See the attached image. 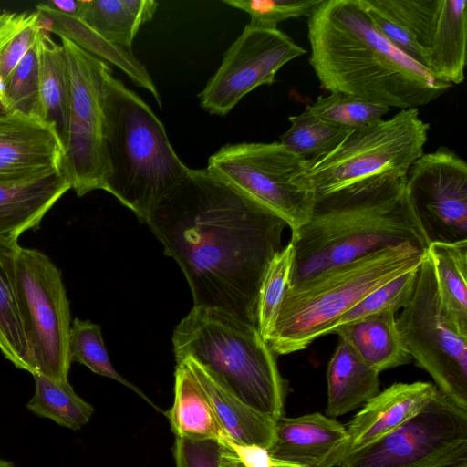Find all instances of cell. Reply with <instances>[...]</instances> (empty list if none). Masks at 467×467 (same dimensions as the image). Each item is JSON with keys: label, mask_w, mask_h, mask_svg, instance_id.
Here are the masks:
<instances>
[{"label": "cell", "mask_w": 467, "mask_h": 467, "mask_svg": "<svg viewBox=\"0 0 467 467\" xmlns=\"http://www.w3.org/2000/svg\"><path fill=\"white\" fill-rule=\"evenodd\" d=\"M71 186L64 171L19 183L0 184V241L16 244L37 229L47 212Z\"/></svg>", "instance_id": "obj_18"}, {"label": "cell", "mask_w": 467, "mask_h": 467, "mask_svg": "<svg viewBox=\"0 0 467 467\" xmlns=\"http://www.w3.org/2000/svg\"><path fill=\"white\" fill-rule=\"evenodd\" d=\"M37 40L5 79L3 87V106L5 111L41 119Z\"/></svg>", "instance_id": "obj_35"}, {"label": "cell", "mask_w": 467, "mask_h": 467, "mask_svg": "<svg viewBox=\"0 0 467 467\" xmlns=\"http://www.w3.org/2000/svg\"><path fill=\"white\" fill-rule=\"evenodd\" d=\"M467 1L441 0L434 33L427 49L428 69L451 85L464 79Z\"/></svg>", "instance_id": "obj_25"}, {"label": "cell", "mask_w": 467, "mask_h": 467, "mask_svg": "<svg viewBox=\"0 0 467 467\" xmlns=\"http://www.w3.org/2000/svg\"><path fill=\"white\" fill-rule=\"evenodd\" d=\"M306 52L278 28L247 24L198 95L202 108L225 116L249 92L273 84L282 67Z\"/></svg>", "instance_id": "obj_13"}, {"label": "cell", "mask_w": 467, "mask_h": 467, "mask_svg": "<svg viewBox=\"0 0 467 467\" xmlns=\"http://www.w3.org/2000/svg\"><path fill=\"white\" fill-rule=\"evenodd\" d=\"M18 244L0 241V350L19 369L36 373L16 287Z\"/></svg>", "instance_id": "obj_23"}, {"label": "cell", "mask_w": 467, "mask_h": 467, "mask_svg": "<svg viewBox=\"0 0 467 467\" xmlns=\"http://www.w3.org/2000/svg\"><path fill=\"white\" fill-rule=\"evenodd\" d=\"M406 186L430 244L467 240V163L455 151L441 146L423 153Z\"/></svg>", "instance_id": "obj_14"}, {"label": "cell", "mask_w": 467, "mask_h": 467, "mask_svg": "<svg viewBox=\"0 0 467 467\" xmlns=\"http://www.w3.org/2000/svg\"><path fill=\"white\" fill-rule=\"evenodd\" d=\"M227 441L244 467H273L290 463L272 458L264 447Z\"/></svg>", "instance_id": "obj_41"}, {"label": "cell", "mask_w": 467, "mask_h": 467, "mask_svg": "<svg viewBox=\"0 0 467 467\" xmlns=\"http://www.w3.org/2000/svg\"><path fill=\"white\" fill-rule=\"evenodd\" d=\"M224 4L243 10L250 23L266 28H277L279 23L309 16L322 0H223Z\"/></svg>", "instance_id": "obj_38"}, {"label": "cell", "mask_w": 467, "mask_h": 467, "mask_svg": "<svg viewBox=\"0 0 467 467\" xmlns=\"http://www.w3.org/2000/svg\"><path fill=\"white\" fill-rule=\"evenodd\" d=\"M309 64L320 87L389 109L425 106L451 84L392 46L363 0H322L308 16Z\"/></svg>", "instance_id": "obj_2"}, {"label": "cell", "mask_w": 467, "mask_h": 467, "mask_svg": "<svg viewBox=\"0 0 467 467\" xmlns=\"http://www.w3.org/2000/svg\"><path fill=\"white\" fill-rule=\"evenodd\" d=\"M437 391V387L431 382H399L368 399L346 427L348 456L378 441L415 417Z\"/></svg>", "instance_id": "obj_17"}, {"label": "cell", "mask_w": 467, "mask_h": 467, "mask_svg": "<svg viewBox=\"0 0 467 467\" xmlns=\"http://www.w3.org/2000/svg\"><path fill=\"white\" fill-rule=\"evenodd\" d=\"M16 278L36 374L67 382L72 320L61 271L46 254L19 246Z\"/></svg>", "instance_id": "obj_11"}, {"label": "cell", "mask_w": 467, "mask_h": 467, "mask_svg": "<svg viewBox=\"0 0 467 467\" xmlns=\"http://www.w3.org/2000/svg\"><path fill=\"white\" fill-rule=\"evenodd\" d=\"M295 252L292 243L281 248L269 261L258 287L255 321L265 338L269 336L292 278Z\"/></svg>", "instance_id": "obj_30"}, {"label": "cell", "mask_w": 467, "mask_h": 467, "mask_svg": "<svg viewBox=\"0 0 467 467\" xmlns=\"http://www.w3.org/2000/svg\"><path fill=\"white\" fill-rule=\"evenodd\" d=\"M363 3L377 30L397 49L428 69L426 51L414 36L402 26L373 6L368 0H363Z\"/></svg>", "instance_id": "obj_40"}, {"label": "cell", "mask_w": 467, "mask_h": 467, "mask_svg": "<svg viewBox=\"0 0 467 467\" xmlns=\"http://www.w3.org/2000/svg\"><path fill=\"white\" fill-rule=\"evenodd\" d=\"M146 223L182 270L193 306L256 325L258 287L282 248L284 219L207 168H190Z\"/></svg>", "instance_id": "obj_1"}, {"label": "cell", "mask_w": 467, "mask_h": 467, "mask_svg": "<svg viewBox=\"0 0 467 467\" xmlns=\"http://www.w3.org/2000/svg\"><path fill=\"white\" fill-rule=\"evenodd\" d=\"M176 362L191 358L257 412L284 416L285 382L256 325L220 308L193 306L172 335Z\"/></svg>", "instance_id": "obj_5"}, {"label": "cell", "mask_w": 467, "mask_h": 467, "mask_svg": "<svg viewBox=\"0 0 467 467\" xmlns=\"http://www.w3.org/2000/svg\"><path fill=\"white\" fill-rule=\"evenodd\" d=\"M426 254L410 244L390 246L289 285L265 341L277 356L306 348L370 292L419 267Z\"/></svg>", "instance_id": "obj_6"}, {"label": "cell", "mask_w": 467, "mask_h": 467, "mask_svg": "<svg viewBox=\"0 0 467 467\" xmlns=\"http://www.w3.org/2000/svg\"><path fill=\"white\" fill-rule=\"evenodd\" d=\"M429 123L419 109L350 130L327 152L306 159L302 180L318 197L390 172L407 173L423 154Z\"/></svg>", "instance_id": "obj_7"}, {"label": "cell", "mask_w": 467, "mask_h": 467, "mask_svg": "<svg viewBox=\"0 0 467 467\" xmlns=\"http://www.w3.org/2000/svg\"><path fill=\"white\" fill-rule=\"evenodd\" d=\"M348 449L346 427L334 418L315 412L276 420L267 451L274 459L304 467H339Z\"/></svg>", "instance_id": "obj_16"}, {"label": "cell", "mask_w": 467, "mask_h": 467, "mask_svg": "<svg viewBox=\"0 0 467 467\" xmlns=\"http://www.w3.org/2000/svg\"><path fill=\"white\" fill-rule=\"evenodd\" d=\"M5 111L2 106L1 99H0V112Z\"/></svg>", "instance_id": "obj_45"}, {"label": "cell", "mask_w": 467, "mask_h": 467, "mask_svg": "<svg viewBox=\"0 0 467 467\" xmlns=\"http://www.w3.org/2000/svg\"><path fill=\"white\" fill-rule=\"evenodd\" d=\"M43 30L40 13L0 12V99L5 79ZM4 108V106H3Z\"/></svg>", "instance_id": "obj_31"}, {"label": "cell", "mask_w": 467, "mask_h": 467, "mask_svg": "<svg viewBox=\"0 0 467 467\" xmlns=\"http://www.w3.org/2000/svg\"><path fill=\"white\" fill-rule=\"evenodd\" d=\"M441 304L451 319L467 331V240L431 242L427 249Z\"/></svg>", "instance_id": "obj_28"}, {"label": "cell", "mask_w": 467, "mask_h": 467, "mask_svg": "<svg viewBox=\"0 0 467 467\" xmlns=\"http://www.w3.org/2000/svg\"><path fill=\"white\" fill-rule=\"evenodd\" d=\"M63 157V142L52 123L19 112H0V184L61 171Z\"/></svg>", "instance_id": "obj_15"}, {"label": "cell", "mask_w": 467, "mask_h": 467, "mask_svg": "<svg viewBox=\"0 0 467 467\" xmlns=\"http://www.w3.org/2000/svg\"><path fill=\"white\" fill-rule=\"evenodd\" d=\"M33 378L35 392L26 404L31 412L73 431L89 421L94 408L74 391L68 381H56L41 374Z\"/></svg>", "instance_id": "obj_29"}, {"label": "cell", "mask_w": 467, "mask_h": 467, "mask_svg": "<svg viewBox=\"0 0 467 467\" xmlns=\"http://www.w3.org/2000/svg\"><path fill=\"white\" fill-rule=\"evenodd\" d=\"M419 267L402 274L370 292L345 313L334 328L376 314L396 313L402 309L415 289Z\"/></svg>", "instance_id": "obj_37"}, {"label": "cell", "mask_w": 467, "mask_h": 467, "mask_svg": "<svg viewBox=\"0 0 467 467\" xmlns=\"http://www.w3.org/2000/svg\"><path fill=\"white\" fill-rule=\"evenodd\" d=\"M368 2L407 29L427 54L441 0H368Z\"/></svg>", "instance_id": "obj_36"}, {"label": "cell", "mask_w": 467, "mask_h": 467, "mask_svg": "<svg viewBox=\"0 0 467 467\" xmlns=\"http://www.w3.org/2000/svg\"><path fill=\"white\" fill-rule=\"evenodd\" d=\"M41 119L52 123L63 142L67 126L69 83L65 52L42 30L37 40Z\"/></svg>", "instance_id": "obj_27"}, {"label": "cell", "mask_w": 467, "mask_h": 467, "mask_svg": "<svg viewBox=\"0 0 467 467\" xmlns=\"http://www.w3.org/2000/svg\"><path fill=\"white\" fill-rule=\"evenodd\" d=\"M103 161L101 190L115 196L142 223L190 171L150 107L112 71L106 80Z\"/></svg>", "instance_id": "obj_4"}, {"label": "cell", "mask_w": 467, "mask_h": 467, "mask_svg": "<svg viewBox=\"0 0 467 467\" xmlns=\"http://www.w3.org/2000/svg\"><path fill=\"white\" fill-rule=\"evenodd\" d=\"M404 346L437 389L467 410V331L447 315L432 261L426 254L409 302L396 317Z\"/></svg>", "instance_id": "obj_8"}, {"label": "cell", "mask_w": 467, "mask_h": 467, "mask_svg": "<svg viewBox=\"0 0 467 467\" xmlns=\"http://www.w3.org/2000/svg\"><path fill=\"white\" fill-rule=\"evenodd\" d=\"M445 467H467V459L460 460Z\"/></svg>", "instance_id": "obj_44"}, {"label": "cell", "mask_w": 467, "mask_h": 467, "mask_svg": "<svg viewBox=\"0 0 467 467\" xmlns=\"http://www.w3.org/2000/svg\"><path fill=\"white\" fill-rule=\"evenodd\" d=\"M42 18L43 30L66 37L91 55L108 61L121 69L130 80L148 90L161 109L158 89L145 66L132 52L124 50L104 40L81 19L55 11L44 3L36 5Z\"/></svg>", "instance_id": "obj_20"}, {"label": "cell", "mask_w": 467, "mask_h": 467, "mask_svg": "<svg viewBox=\"0 0 467 467\" xmlns=\"http://www.w3.org/2000/svg\"><path fill=\"white\" fill-rule=\"evenodd\" d=\"M44 4L59 13L78 16L80 10L81 0H53Z\"/></svg>", "instance_id": "obj_42"}, {"label": "cell", "mask_w": 467, "mask_h": 467, "mask_svg": "<svg viewBox=\"0 0 467 467\" xmlns=\"http://www.w3.org/2000/svg\"><path fill=\"white\" fill-rule=\"evenodd\" d=\"M467 459V410L439 389L415 417L339 467H445Z\"/></svg>", "instance_id": "obj_12"}, {"label": "cell", "mask_w": 467, "mask_h": 467, "mask_svg": "<svg viewBox=\"0 0 467 467\" xmlns=\"http://www.w3.org/2000/svg\"><path fill=\"white\" fill-rule=\"evenodd\" d=\"M379 375L347 341L339 338L327 369V416L346 414L378 394Z\"/></svg>", "instance_id": "obj_22"}, {"label": "cell", "mask_w": 467, "mask_h": 467, "mask_svg": "<svg viewBox=\"0 0 467 467\" xmlns=\"http://www.w3.org/2000/svg\"><path fill=\"white\" fill-rule=\"evenodd\" d=\"M174 378V401L165 414L176 438L229 441L203 389L184 362L176 363Z\"/></svg>", "instance_id": "obj_24"}, {"label": "cell", "mask_w": 467, "mask_h": 467, "mask_svg": "<svg viewBox=\"0 0 467 467\" xmlns=\"http://www.w3.org/2000/svg\"><path fill=\"white\" fill-rule=\"evenodd\" d=\"M290 127L280 136V141L294 154L310 159L322 155L349 132L318 119L306 105L303 112L289 117Z\"/></svg>", "instance_id": "obj_33"}, {"label": "cell", "mask_w": 467, "mask_h": 467, "mask_svg": "<svg viewBox=\"0 0 467 467\" xmlns=\"http://www.w3.org/2000/svg\"><path fill=\"white\" fill-rule=\"evenodd\" d=\"M406 175L390 172L316 197L309 220L292 232L290 285L387 247L410 244L427 250Z\"/></svg>", "instance_id": "obj_3"}, {"label": "cell", "mask_w": 467, "mask_h": 467, "mask_svg": "<svg viewBox=\"0 0 467 467\" xmlns=\"http://www.w3.org/2000/svg\"><path fill=\"white\" fill-rule=\"evenodd\" d=\"M308 107L321 120L347 131L374 123L391 110L386 106L345 93L319 96Z\"/></svg>", "instance_id": "obj_34"}, {"label": "cell", "mask_w": 467, "mask_h": 467, "mask_svg": "<svg viewBox=\"0 0 467 467\" xmlns=\"http://www.w3.org/2000/svg\"><path fill=\"white\" fill-rule=\"evenodd\" d=\"M154 0H81L78 17L104 40L131 51L140 28L157 11Z\"/></svg>", "instance_id": "obj_26"}, {"label": "cell", "mask_w": 467, "mask_h": 467, "mask_svg": "<svg viewBox=\"0 0 467 467\" xmlns=\"http://www.w3.org/2000/svg\"><path fill=\"white\" fill-rule=\"evenodd\" d=\"M60 38L69 83L63 171L71 190L81 197L102 188L106 80L111 69L69 39Z\"/></svg>", "instance_id": "obj_10"}, {"label": "cell", "mask_w": 467, "mask_h": 467, "mask_svg": "<svg viewBox=\"0 0 467 467\" xmlns=\"http://www.w3.org/2000/svg\"><path fill=\"white\" fill-rule=\"evenodd\" d=\"M234 467H244L239 458L237 457L236 459V462H235V466ZM273 467H304V466H300V465H296V464H294V463H285V464H282V465H277V466H273Z\"/></svg>", "instance_id": "obj_43"}, {"label": "cell", "mask_w": 467, "mask_h": 467, "mask_svg": "<svg viewBox=\"0 0 467 467\" xmlns=\"http://www.w3.org/2000/svg\"><path fill=\"white\" fill-rule=\"evenodd\" d=\"M179 362H184L196 378L230 441L265 449L271 446L275 420L242 402L192 358Z\"/></svg>", "instance_id": "obj_19"}, {"label": "cell", "mask_w": 467, "mask_h": 467, "mask_svg": "<svg viewBox=\"0 0 467 467\" xmlns=\"http://www.w3.org/2000/svg\"><path fill=\"white\" fill-rule=\"evenodd\" d=\"M305 161L279 141L226 144L207 169L284 219L292 232L310 218L314 195L306 188Z\"/></svg>", "instance_id": "obj_9"}, {"label": "cell", "mask_w": 467, "mask_h": 467, "mask_svg": "<svg viewBox=\"0 0 467 467\" xmlns=\"http://www.w3.org/2000/svg\"><path fill=\"white\" fill-rule=\"evenodd\" d=\"M395 314L369 316L338 326L330 334L347 341L366 364L380 373L412 359L400 337Z\"/></svg>", "instance_id": "obj_21"}, {"label": "cell", "mask_w": 467, "mask_h": 467, "mask_svg": "<svg viewBox=\"0 0 467 467\" xmlns=\"http://www.w3.org/2000/svg\"><path fill=\"white\" fill-rule=\"evenodd\" d=\"M176 467H234L237 455L227 441L176 438L172 449Z\"/></svg>", "instance_id": "obj_39"}, {"label": "cell", "mask_w": 467, "mask_h": 467, "mask_svg": "<svg viewBox=\"0 0 467 467\" xmlns=\"http://www.w3.org/2000/svg\"><path fill=\"white\" fill-rule=\"evenodd\" d=\"M68 356L71 363H80L96 374L119 381L156 408L140 389L115 370L105 348L101 327L99 324L78 317L72 320L68 337Z\"/></svg>", "instance_id": "obj_32"}]
</instances>
